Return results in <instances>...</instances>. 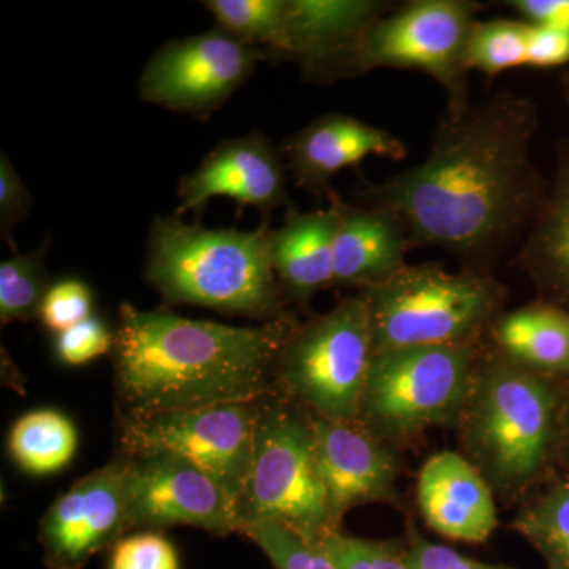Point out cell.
<instances>
[{
    "mask_svg": "<svg viewBox=\"0 0 569 569\" xmlns=\"http://www.w3.org/2000/svg\"><path fill=\"white\" fill-rule=\"evenodd\" d=\"M537 127V107L518 93L448 108L425 162L366 182L358 200L396 216L410 246L489 264L529 230L548 194L531 160Z\"/></svg>",
    "mask_w": 569,
    "mask_h": 569,
    "instance_id": "cell-1",
    "label": "cell"
},
{
    "mask_svg": "<svg viewBox=\"0 0 569 569\" xmlns=\"http://www.w3.org/2000/svg\"><path fill=\"white\" fill-rule=\"evenodd\" d=\"M293 329L287 317L230 326L122 302L111 358L123 419L260 402Z\"/></svg>",
    "mask_w": 569,
    "mask_h": 569,
    "instance_id": "cell-2",
    "label": "cell"
},
{
    "mask_svg": "<svg viewBox=\"0 0 569 569\" xmlns=\"http://www.w3.org/2000/svg\"><path fill=\"white\" fill-rule=\"evenodd\" d=\"M144 277L171 305L266 321L284 318L269 258L268 222L253 231L209 230L176 213L156 217Z\"/></svg>",
    "mask_w": 569,
    "mask_h": 569,
    "instance_id": "cell-3",
    "label": "cell"
},
{
    "mask_svg": "<svg viewBox=\"0 0 569 569\" xmlns=\"http://www.w3.org/2000/svg\"><path fill=\"white\" fill-rule=\"evenodd\" d=\"M565 403L548 376L501 353L479 362L458 421L466 458L492 490L529 488L559 451Z\"/></svg>",
    "mask_w": 569,
    "mask_h": 569,
    "instance_id": "cell-4",
    "label": "cell"
},
{
    "mask_svg": "<svg viewBox=\"0 0 569 569\" xmlns=\"http://www.w3.org/2000/svg\"><path fill=\"white\" fill-rule=\"evenodd\" d=\"M369 309L373 353L396 348L475 343L503 305L500 283L440 264L407 266L361 290Z\"/></svg>",
    "mask_w": 569,
    "mask_h": 569,
    "instance_id": "cell-5",
    "label": "cell"
},
{
    "mask_svg": "<svg viewBox=\"0 0 569 569\" xmlns=\"http://www.w3.org/2000/svg\"><path fill=\"white\" fill-rule=\"evenodd\" d=\"M239 519L241 531L249 523L271 520L318 545L339 531L318 470L309 411L290 400L272 395L260 400Z\"/></svg>",
    "mask_w": 569,
    "mask_h": 569,
    "instance_id": "cell-6",
    "label": "cell"
},
{
    "mask_svg": "<svg viewBox=\"0 0 569 569\" xmlns=\"http://www.w3.org/2000/svg\"><path fill=\"white\" fill-rule=\"evenodd\" d=\"M477 6L463 0H417L378 18L306 80L331 82L369 70H419L447 89L449 108L468 104L466 51Z\"/></svg>",
    "mask_w": 569,
    "mask_h": 569,
    "instance_id": "cell-7",
    "label": "cell"
},
{
    "mask_svg": "<svg viewBox=\"0 0 569 569\" xmlns=\"http://www.w3.org/2000/svg\"><path fill=\"white\" fill-rule=\"evenodd\" d=\"M475 343L378 351L359 406V422L391 443L430 427L458 425L478 367Z\"/></svg>",
    "mask_w": 569,
    "mask_h": 569,
    "instance_id": "cell-8",
    "label": "cell"
},
{
    "mask_svg": "<svg viewBox=\"0 0 569 569\" xmlns=\"http://www.w3.org/2000/svg\"><path fill=\"white\" fill-rule=\"evenodd\" d=\"M372 356L369 309L361 295L350 296L325 316L295 326L277 377L310 413L356 422Z\"/></svg>",
    "mask_w": 569,
    "mask_h": 569,
    "instance_id": "cell-9",
    "label": "cell"
},
{
    "mask_svg": "<svg viewBox=\"0 0 569 569\" xmlns=\"http://www.w3.org/2000/svg\"><path fill=\"white\" fill-rule=\"evenodd\" d=\"M260 402L123 419L126 456L171 455L203 470L241 500L252 466Z\"/></svg>",
    "mask_w": 569,
    "mask_h": 569,
    "instance_id": "cell-10",
    "label": "cell"
},
{
    "mask_svg": "<svg viewBox=\"0 0 569 569\" xmlns=\"http://www.w3.org/2000/svg\"><path fill=\"white\" fill-rule=\"evenodd\" d=\"M269 52L213 28L168 41L153 52L138 84L142 102L208 119L252 77Z\"/></svg>",
    "mask_w": 569,
    "mask_h": 569,
    "instance_id": "cell-11",
    "label": "cell"
},
{
    "mask_svg": "<svg viewBox=\"0 0 569 569\" xmlns=\"http://www.w3.org/2000/svg\"><path fill=\"white\" fill-rule=\"evenodd\" d=\"M130 458L114 459L56 498L40 522L48 569H82L129 531Z\"/></svg>",
    "mask_w": 569,
    "mask_h": 569,
    "instance_id": "cell-12",
    "label": "cell"
},
{
    "mask_svg": "<svg viewBox=\"0 0 569 569\" xmlns=\"http://www.w3.org/2000/svg\"><path fill=\"white\" fill-rule=\"evenodd\" d=\"M129 530L187 526L241 531L238 501L200 468L171 455L129 456Z\"/></svg>",
    "mask_w": 569,
    "mask_h": 569,
    "instance_id": "cell-13",
    "label": "cell"
},
{
    "mask_svg": "<svg viewBox=\"0 0 569 569\" xmlns=\"http://www.w3.org/2000/svg\"><path fill=\"white\" fill-rule=\"evenodd\" d=\"M287 160L282 149L266 134L252 132L219 142L193 173L183 176L178 187L176 216L200 213L212 198L236 201L239 211L252 206L268 216L290 204L287 192Z\"/></svg>",
    "mask_w": 569,
    "mask_h": 569,
    "instance_id": "cell-14",
    "label": "cell"
},
{
    "mask_svg": "<svg viewBox=\"0 0 569 569\" xmlns=\"http://www.w3.org/2000/svg\"><path fill=\"white\" fill-rule=\"evenodd\" d=\"M309 419L318 470L337 526L358 505L395 500L400 466L388 441L359 421H332L310 411Z\"/></svg>",
    "mask_w": 569,
    "mask_h": 569,
    "instance_id": "cell-15",
    "label": "cell"
},
{
    "mask_svg": "<svg viewBox=\"0 0 569 569\" xmlns=\"http://www.w3.org/2000/svg\"><path fill=\"white\" fill-rule=\"evenodd\" d=\"M296 186L331 197V181L367 157L402 160L407 148L388 130L346 114H326L287 138L283 148Z\"/></svg>",
    "mask_w": 569,
    "mask_h": 569,
    "instance_id": "cell-16",
    "label": "cell"
},
{
    "mask_svg": "<svg viewBox=\"0 0 569 569\" xmlns=\"http://www.w3.org/2000/svg\"><path fill=\"white\" fill-rule=\"evenodd\" d=\"M418 503L427 526L445 538L478 545L497 529L492 488L458 452H438L426 460L419 471Z\"/></svg>",
    "mask_w": 569,
    "mask_h": 569,
    "instance_id": "cell-17",
    "label": "cell"
},
{
    "mask_svg": "<svg viewBox=\"0 0 569 569\" xmlns=\"http://www.w3.org/2000/svg\"><path fill=\"white\" fill-rule=\"evenodd\" d=\"M336 206L335 284L373 287L407 268L410 241L402 222L383 209L353 206L329 197Z\"/></svg>",
    "mask_w": 569,
    "mask_h": 569,
    "instance_id": "cell-18",
    "label": "cell"
},
{
    "mask_svg": "<svg viewBox=\"0 0 569 569\" xmlns=\"http://www.w3.org/2000/svg\"><path fill=\"white\" fill-rule=\"evenodd\" d=\"M335 204L312 212L288 209L282 227L269 230V258L280 291L306 305L335 284Z\"/></svg>",
    "mask_w": 569,
    "mask_h": 569,
    "instance_id": "cell-19",
    "label": "cell"
},
{
    "mask_svg": "<svg viewBox=\"0 0 569 569\" xmlns=\"http://www.w3.org/2000/svg\"><path fill=\"white\" fill-rule=\"evenodd\" d=\"M388 9L376 0H287L284 58L301 63L306 77L346 50Z\"/></svg>",
    "mask_w": 569,
    "mask_h": 569,
    "instance_id": "cell-20",
    "label": "cell"
},
{
    "mask_svg": "<svg viewBox=\"0 0 569 569\" xmlns=\"http://www.w3.org/2000/svg\"><path fill=\"white\" fill-rule=\"evenodd\" d=\"M519 264L549 305L569 310V157L519 252Z\"/></svg>",
    "mask_w": 569,
    "mask_h": 569,
    "instance_id": "cell-21",
    "label": "cell"
},
{
    "mask_svg": "<svg viewBox=\"0 0 569 569\" xmlns=\"http://www.w3.org/2000/svg\"><path fill=\"white\" fill-rule=\"evenodd\" d=\"M493 339L509 361L541 376L569 372V312L538 302L493 320Z\"/></svg>",
    "mask_w": 569,
    "mask_h": 569,
    "instance_id": "cell-22",
    "label": "cell"
},
{
    "mask_svg": "<svg viewBox=\"0 0 569 569\" xmlns=\"http://www.w3.org/2000/svg\"><path fill=\"white\" fill-rule=\"evenodd\" d=\"M77 445L73 422L50 408L26 413L14 422L9 436L11 458L33 477H48L69 466Z\"/></svg>",
    "mask_w": 569,
    "mask_h": 569,
    "instance_id": "cell-23",
    "label": "cell"
},
{
    "mask_svg": "<svg viewBox=\"0 0 569 569\" xmlns=\"http://www.w3.org/2000/svg\"><path fill=\"white\" fill-rule=\"evenodd\" d=\"M216 28L250 47L284 58L287 51V0H204Z\"/></svg>",
    "mask_w": 569,
    "mask_h": 569,
    "instance_id": "cell-24",
    "label": "cell"
},
{
    "mask_svg": "<svg viewBox=\"0 0 569 569\" xmlns=\"http://www.w3.org/2000/svg\"><path fill=\"white\" fill-rule=\"evenodd\" d=\"M512 529L541 553L548 569H569V481L520 509Z\"/></svg>",
    "mask_w": 569,
    "mask_h": 569,
    "instance_id": "cell-25",
    "label": "cell"
},
{
    "mask_svg": "<svg viewBox=\"0 0 569 569\" xmlns=\"http://www.w3.org/2000/svg\"><path fill=\"white\" fill-rule=\"evenodd\" d=\"M51 239L29 253H14L0 263V321H28L40 318L44 295L51 279L44 266Z\"/></svg>",
    "mask_w": 569,
    "mask_h": 569,
    "instance_id": "cell-26",
    "label": "cell"
},
{
    "mask_svg": "<svg viewBox=\"0 0 569 569\" xmlns=\"http://www.w3.org/2000/svg\"><path fill=\"white\" fill-rule=\"evenodd\" d=\"M529 22L512 20L477 21L468 37L466 69L488 77L527 66Z\"/></svg>",
    "mask_w": 569,
    "mask_h": 569,
    "instance_id": "cell-27",
    "label": "cell"
},
{
    "mask_svg": "<svg viewBox=\"0 0 569 569\" xmlns=\"http://www.w3.org/2000/svg\"><path fill=\"white\" fill-rule=\"evenodd\" d=\"M276 569H337L323 545L309 541L280 523L263 520L242 529Z\"/></svg>",
    "mask_w": 569,
    "mask_h": 569,
    "instance_id": "cell-28",
    "label": "cell"
},
{
    "mask_svg": "<svg viewBox=\"0 0 569 569\" xmlns=\"http://www.w3.org/2000/svg\"><path fill=\"white\" fill-rule=\"evenodd\" d=\"M321 545L337 569H408L407 545L397 541H377L335 531Z\"/></svg>",
    "mask_w": 569,
    "mask_h": 569,
    "instance_id": "cell-29",
    "label": "cell"
},
{
    "mask_svg": "<svg viewBox=\"0 0 569 569\" xmlns=\"http://www.w3.org/2000/svg\"><path fill=\"white\" fill-rule=\"evenodd\" d=\"M93 316V293L84 280L77 277L52 282L44 295L40 309V321L50 331H67Z\"/></svg>",
    "mask_w": 569,
    "mask_h": 569,
    "instance_id": "cell-30",
    "label": "cell"
},
{
    "mask_svg": "<svg viewBox=\"0 0 569 569\" xmlns=\"http://www.w3.org/2000/svg\"><path fill=\"white\" fill-rule=\"evenodd\" d=\"M110 569H181L178 550L163 535L141 531L112 546Z\"/></svg>",
    "mask_w": 569,
    "mask_h": 569,
    "instance_id": "cell-31",
    "label": "cell"
},
{
    "mask_svg": "<svg viewBox=\"0 0 569 569\" xmlns=\"http://www.w3.org/2000/svg\"><path fill=\"white\" fill-rule=\"evenodd\" d=\"M114 346V329L99 316H92L67 331L56 335L54 351L59 361L67 366H82L111 355Z\"/></svg>",
    "mask_w": 569,
    "mask_h": 569,
    "instance_id": "cell-32",
    "label": "cell"
},
{
    "mask_svg": "<svg viewBox=\"0 0 569 569\" xmlns=\"http://www.w3.org/2000/svg\"><path fill=\"white\" fill-rule=\"evenodd\" d=\"M32 209V197L22 182L6 152H0V238L17 253L13 230L28 219Z\"/></svg>",
    "mask_w": 569,
    "mask_h": 569,
    "instance_id": "cell-33",
    "label": "cell"
},
{
    "mask_svg": "<svg viewBox=\"0 0 569 569\" xmlns=\"http://www.w3.org/2000/svg\"><path fill=\"white\" fill-rule=\"evenodd\" d=\"M408 569H515L470 559L445 545L427 541L418 531H411L407 542Z\"/></svg>",
    "mask_w": 569,
    "mask_h": 569,
    "instance_id": "cell-34",
    "label": "cell"
},
{
    "mask_svg": "<svg viewBox=\"0 0 569 569\" xmlns=\"http://www.w3.org/2000/svg\"><path fill=\"white\" fill-rule=\"evenodd\" d=\"M567 62H569V33L531 26L527 66L550 69Z\"/></svg>",
    "mask_w": 569,
    "mask_h": 569,
    "instance_id": "cell-35",
    "label": "cell"
},
{
    "mask_svg": "<svg viewBox=\"0 0 569 569\" xmlns=\"http://www.w3.org/2000/svg\"><path fill=\"white\" fill-rule=\"evenodd\" d=\"M508 3L531 26L569 33V0H512Z\"/></svg>",
    "mask_w": 569,
    "mask_h": 569,
    "instance_id": "cell-36",
    "label": "cell"
},
{
    "mask_svg": "<svg viewBox=\"0 0 569 569\" xmlns=\"http://www.w3.org/2000/svg\"><path fill=\"white\" fill-rule=\"evenodd\" d=\"M565 466L569 470V400L565 403L563 425H561L560 447Z\"/></svg>",
    "mask_w": 569,
    "mask_h": 569,
    "instance_id": "cell-37",
    "label": "cell"
}]
</instances>
